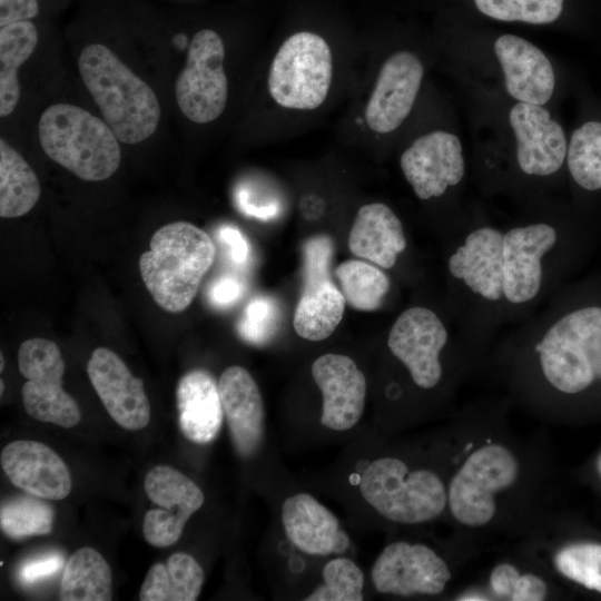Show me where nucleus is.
Returning <instances> with one entry per match:
<instances>
[{"label":"nucleus","mask_w":601,"mask_h":601,"mask_svg":"<svg viewBox=\"0 0 601 601\" xmlns=\"http://www.w3.org/2000/svg\"><path fill=\"white\" fill-rule=\"evenodd\" d=\"M39 197L40 183L36 173L16 149L0 139V216H23Z\"/></svg>","instance_id":"c756f323"},{"label":"nucleus","mask_w":601,"mask_h":601,"mask_svg":"<svg viewBox=\"0 0 601 601\" xmlns=\"http://www.w3.org/2000/svg\"><path fill=\"white\" fill-rule=\"evenodd\" d=\"M556 243L544 223L514 227L503 235V297L512 304L533 299L542 285V258Z\"/></svg>","instance_id":"f3484780"},{"label":"nucleus","mask_w":601,"mask_h":601,"mask_svg":"<svg viewBox=\"0 0 601 601\" xmlns=\"http://www.w3.org/2000/svg\"><path fill=\"white\" fill-rule=\"evenodd\" d=\"M3 366H4V361H3V355L1 354L0 355V371L1 372L3 371Z\"/></svg>","instance_id":"a18cd8bd"},{"label":"nucleus","mask_w":601,"mask_h":601,"mask_svg":"<svg viewBox=\"0 0 601 601\" xmlns=\"http://www.w3.org/2000/svg\"><path fill=\"white\" fill-rule=\"evenodd\" d=\"M178 422L184 436L193 443H211L221 428L224 412L214 376L201 368L184 374L176 387Z\"/></svg>","instance_id":"393cba45"},{"label":"nucleus","mask_w":601,"mask_h":601,"mask_svg":"<svg viewBox=\"0 0 601 601\" xmlns=\"http://www.w3.org/2000/svg\"><path fill=\"white\" fill-rule=\"evenodd\" d=\"M519 461L500 443L479 446L464 460L447 485V509L467 528L489 524L496 514V495L519 477Z\"/></svg>","instance_id":"423d86ee"},{"label":"nucleus","mask_w":601,"mask_h":601,"mask_svg":"<svg viewBox=\"0 0 601 601\" xmlns=\"http://www.w3.org/2000/svg\"><path fill=\"white\" fill-rule=\"evenodd\" d=\"M546 383L577 394L601 380V307L572 311L556 319L534 347Z\"/></svg>","instance_id":"20e7f679"},{"label":"nucleus","mask_w":601,"mask_h":601,"mask_svg":"<svg viewBox=\"0 0 601 601\" xmlns=\"http://www.w3.org/2000/svg\"><path fill=\"white\" fill-rule=\"evenodd\" d=\"M282 523L288 540L305 554H339L351 545L337 518L307 493L294 494L283 502Z\"/></svg>","instance_id":"4be33fe9"},{"label":"nucleus","mask_w":601,"mask_h":601,"mask_svg":"<svg viewBox=\"0 0 601 601\" xmlns=\"http://www.w3.org/2000/svg\"><path fill=\"white\" fill-rule=\"evenodd\" d=\"M78 68L104 120L119 141L138 144L156 131L160 107L154 90L110 49L99 43L85 47Z\"/></svg>","instance_id":"f257e3e1"},{"label":"nucleus","mask_w":601,"mask_h":601,"mask_svg":"<svg viewBox=\"0 0 601 601\" xmlns=\"http://www.w3.org/2000/svg\"><path fill=\"white\" fill-rule=\"evenodd\" d=\"M215 253L209 235L188 221L157 229L149 249L139 257L141 278L157 305L169 313L185 311L213 265Z\"/></svg>","instance_id":"f03ea898"},{"label":"nucleus","mask_w":601,"mask_h":601,"mask_svg":"<svg viewBox=\"0 0 601 601\" xmlns=\"http://www.w3.org/2000/svg\"><path fill=\"white\" fill-rule=\"evenodd\" d=\"M218 388L234 450L239 457L249 460L260 450L265 435L259 387L246 368L233 365L221 373Z\"/></svg>","instance_id":"6ab92c4d"},{"label":"nucleus","mask_w":601,"mask_h":601,"mask_svg":"<svg viewBox=\"0 0 601 601\" xmlns=\"http://www.w3.org/2000/svg\"><path fill=\"white\" fill-rule=\"evenodd\" d=\"M520 570L512 563L502 562L495 565L489 575L490 591L495 599L512 601Z\"/></svg>","instance_id":"58836bf2"},{"label":"nucleus","mask_w":601,"mask_h":601,"mask_svg":"<svg viewBox=\"0 0 601 601\" xmlns=\"http://www.w3.org/2000/svg\"><path fill=\"white\" fill-rule=\"evenodd\" d=\"M549 594L545 580L535 573L521 574L512 601H542Z\"/></svg>","instance_id":"37998d69"},{"label":"nucleus","mask_w":601,"mask_h":601,"mask_svg":"<svg viewBox=\"0 0 601 601\" xmlns=\"http://www.w3.org/2000/svg\"><path fill=\"white\" fill-rule=\"evenodd\" d=\"M574 181L587 190L601 189V122L588 121L575 129L566 149Z\"/></svg>","instance_id":"2f4dec72"},{"label":"nucleus","mask_w":601,"mask_h":601,"mask_svg":"<svg viewBox=\"0 0 601 601\" xmlns=\"http://www.w3.org/2000/svg\"><path fill=\"white\" fill-rule=\"evenodd\" d=\"M597 470H598L599 474L601 475V455H600V457L598 459V462H597Z\"/></svg>","instance_id":"c03bdc74"},{"label":"nucleus","mask_w":601,"mask_h":601,"mask_svg":"<svg viewBox=\"0 0 601 601\" xmlns=\"http://www.w3.org/2000/svg\"><path fill=\"white\" fill-rule=\"evenodd\" d=\"M555 570L564 578L601 593V543H571L553 556Z\"/></svg>","instance_id":"72a5a7b5"},{"label":"nucleus","mask_w":601,"mask_h":601,"mask_svg":"<svg viewBox=\"0 0 601 601\" xmlns=\"http://www.w3.org/2000/svg\"><path fill=\"white\" fill-rule=\"evenodd\" d=\"M39 13L38 0H0V27L26 21Z\"/></svg>","instance_id":"79ce46f5"},{"label":"nucleus","mask_w":601,"mask_h":601,"mask_svg":"<svg viewBox=\"0 0 601 601\" xmlns=\"http://www.w3.org/2000/svg\"><path fill=\"white\" fill-rule=\"evenodd\" d=\"M406 180L420 199L443 195L464 176V159L459 138L442 130L417 138L401 156Z\"/></svg>","instance_id":"2eb2a0df"},{"label":"nucleus","mask_w":601,"mask_h":601,"mask_svg":"<svg viewBox=\"0 0 601 601\" xmlns=\"http://www.w3.org/2000/svg\"><path fill=\"white\" fill-rule=\"evenodd\" d=\"M26 412L33 418L70 428L81 420L80 408L62 387L66 364L58 345L47 338L24 341L18 352Z\"/></svg>","instance_id":"6e6552de"},{"label":"nucleus","mask_w":601,"mask_h":601,"mask_svg":"<svg viewBox=\"0 0 601 601\" xmlns=\"http://www.w3.org/2000/svg\"><path fill=\"white\" fill-rule=\"evenodd\" d=\"M503 235L493 227L477 228L449 259L452 276L491 302L503 297Z\"/></svg>","instance_id":"5701e85b"},{"label":"nucleus","mask_w":601,"mask_h":601,"mask_svg":"<svg viewBox=\"0 0 601 601\" xmlns=\"http://www.w3.org/2000/svg\"><path fill=\"white\" fill-rule=\"evenodd\" d=\"M224 57L225 47L216 31L203 29L195 33L175 83L178 107L193 122H210L225 109L228 83Z\"/></svg>","instance_id":"1a4fd4ad"},{"label":"nucleus","mask_w":601,"mask_h":601,"mask_svg":"<svg viewBox=\"0 0 601 601\" xmlns=\"http://www.w3.org/2000/svg\"><path fill=\"white\" fill-rule=\"evenodd\" d=\"M244 286L233 275L218 277L208 289L209 302L216 307H228L235 304L242 296Z\"/></svg>","instance_id":"ea45409f"},{"label":"nucleus","mask_w":601,"mask_h":601,"mask_svg":"<svg viewBox=\"0 0 601 601\" xmlns=\"http://www.w3.org/2000/svg\"><path fill=\"white\" fill-rule=\"evenodd\" d=\"M205 580L204 570L190 554L176 552L150 566L140 588V601H195Z\"/></svg>","instance_id":"bb28decb"},{"label":"nucleus","mask_w":601,"mask_h":601,"mask_svg":"<svg viewBox=\"0 0 601 601\" xmlns=\"http://www.w3.org/2000/svg\"><path fill=\"white\" fill-rule=\"evenodd\" d=\"M279 318L276 300L268 296H257L245 307L237 324L239 335L252 344H264L274 334Z\"/></svg>","instance_id":"e433bc0d"},{"label":"nucleus","mask_w":601,"mask_h":601,"mask_svg":"<svg viewBox=\"0 0 601 601\" xmlns=\"http://www.w3.org/2000/svg\"><path fill=\"white\" fill-rule=\"evenodd\" d=\"M363 499L383 518L398 524H421L447 508V486L427 469L411 470L393 456L372 461L359 479Z\"/></svg>","instance_id":"39448f33"},{"label":"nucleus","mask_w":601,"mask_h":601,"mask_svg":"<svg viewBox=\"0 0 601 601\" xmlns=\"http://www.w3.org/2000/svg\"><path fill=\"white\" fill-rule=\"evenodd\" d=\"M494 51L503 69L508 92L522 102L544 105L554 89V73L545 55L528 40L503 35Z\"/></svg>","instance_id":"b1692460"},{"label":"nucleus","mask_w":601,"mask_h":601,"mask_svg":"<svg viewBox=\"0 0 601 601\" xmlns=\"http://www.w3.org/2000/svg\"><path fill=\"white\" fill-rule=\"evenodd\" d=\"M87 373L110 417L122 428L138 431L148 425L150 404L141 378L135 377L111 349L97 347Z\"/></svg>","instance_id":"4468645a"},{"label":"nucleus","mask_w":601,"mask_h":601,"mask_svg":"<svg viewBox=\"0 0 601 601\" xmlns=\"http://www.w3.org/2000/svg\"><path fill=\"white\" fill-rule=\"evenodd\" d=\"M477 9L497 20L550 23L562 11L563 0H474Z\"/></svg>","instance_id":"c9c22d12"},{"label":"nucleus","mask_w":601,"mask_h":601,"mask_svg":"<svg viewBox=\"0 0 601 601\" xmlns=\"http://www.w3.org/2000/svg\"><path fill=\"white\" fill-rule=\"evenodd\" d=\"M39 140L49 158L83 180H105L120 165L118 139L106 121L73 105L55 104L42 112Z\"/></svg>","instance_id":"7ed1b4c3"},{"label":"nucleus","mask_w":601,"mask_h":601,"mask_svg":"<svg viewBox=\"0 0 601 601\" xmlns=\"http://www.w3.org/2000/svg\"><path fill=\"white\" fill-rule=\"evenodd\" d=\"M37 27L29 20L0 29V116H9L20 98L19 67L32 55L38 43Z\"/></svg>","instance_id":"c85d7f7f"},{"label":"nucleus","mask_w":601,"mask_h":601,"mask_svg":"<svg viewBox=\"0 0 601 601\" xmlns=\"http://www.w3.org/2000/svg\"><path fill=\"white\" fill-rule=\"evenodd\" d=\"M509 119L516 137V159L522 171L548 176L559 170L566 156V139L549 111L541 105L520 101L511 109Z\"/></svg>","instance_id":"412c9836"},{"label":"nucleus","mask_w":601,"mask_h":601,"mask_svg":"<svg viewBox=\"0 0 601 601\" xmlns=\"http://www.w3.org/2000/svg\"><path fill=\"white\" fill-rule=\"evenodd\" d=\"M217 235L227 248L230 260L238 266H244L249 258V245L242 231L234 226L225 225L218 229Z\"/></svg>","instance_id":"a19ab883"},{"label":"nucleus","mask_w":601,"mask_h":601,"mask_svg":"<svg viewBox=\"0 0 601 601\" xmlns=\"http://www.w3.org/2000/svg\"><path fill=\"white\" fill-rule=\"evenodd\" d=\"M1 467L13 485L45 500H62L72 487L65 461L48 445L18 440L6 445Z\"/></svg>","instance_id":"aec40b11"},{"label":"nucleus","mask_w":601,"mask_h":601,"mask_svg":"<svg viewBox=\"0 0 601 601\" xmlns=\"http://www.w3.org/2000/svg\"><path fill=\"white\" fill-rule=\"evenodd\" d=\"M353 255L388 269L406 248L403 226L394 211L382 203L362 206L348 235Z\"/></svg>","instance_id":"a878e982"},{"label":"nucleus","mask_w":601,"mask_h":601,"mask_svg":"<svg viewBox=\"0 0 601 601\" xmlns=\"http://www.w3.org/2000/svg\"><path fill=\"white\" fill-rule=\"evenodd\" d=\"M323 583L316 587L306 601H362L364 574L359 566L347 558L328 561L322 572Z\"/></svg>","instance_id":"f704fd0d"},{"label":"nucleus","mask_w":601,"mask_h":601,"mask_svg":"<svg viewBox=\"0 0 601 601\" xmlns=\"http://www.w3.org/2000/svg\"><path fill=\"white\" fill-rule=\"evenodd\" d=\"M63 565V556L59 552H49L23 562L18 571V579L30 585L58 573Z\"/></svg>","instance_id":"4c0bfd02"},{"label":"nucleus","mask_w":601,"mask_h":601,"mask_svg":"<svg viewBox=\"0 0 601 601\" xmlns=\"http://www.w3.org/2000/svg\"><path fill=\"white\" fill-rule=\"evenodd\" d=\"M333 59L318 35L300 31L279 47L268 75V90L282 107L311 110L319 107L332 83Z\"/></svg>","instance_id":"0eeeda50"},{"label":"nucleus","mask_w":601,"mask_h":601,"mask_svg":"<svg viewBox=\"0 0 601 601\" xmlns=\"http://www.w3.org/2000/svg\"><path fill=\"white\" fill-rule=\"evenodd\" d=\"M345 300L355 309L378 308L390 289V278L378 267L349 259L335 269Z\"/></svg>","instance_id":"7c9ffc66"},{"label":"nucleus","mask_w":601,"mask_h":601,"mask_svg":"<svg viewBox=\"0 0 601 601\" xmlns=\"http://www.w3.org/2000/svg\"><path fill=\"white\" fill-rule=\"evenodd\" d=\"M312 376L323 395L322 425L337 432L354 427L366 397V380L356 363L346 355L324 354L313 363Z\"/></svg>","instance_id":"dca6fc26"},{"label":"nucleus","mask_w":601,"mask_h":601,"mask_svg":"<svg viewBox=\"0 0 601 601\" xmlns=\"http://www.w3.org/2000/svg\"><path fill=\"white\" fill-rule=\"evenodd\" d=\"M55 520L51 505L35 495H22L1 504V530L12 539L50 533Z\"/></svg>","instance_id":"473e14b6"},{"label":"nucleus","mask_w":601,"mask_h":601,"mask_svg":"<svg viewBox=\"0 0 601 601\" xmlns=\"http://www.w3.org/2000/svg\"><path fill=\"white\" fill-rule=\"evenodd\" d=\"M423 65L408 51H397L386 59L367 102L365 119L375 132L395 130L408 116L423 78Z\"/></svg>","instance_id":"a211bd4d"},{"label":"nucleus","mask_w":601,"mask_h":601,"mask_svg":"<svg viewBox=\"0 0 601 601\" xmlns=\"http://www.w3.org/2000/svg\"><path fill=\"white\" fill-rule=\"evenodd\" d=\"M144 486L156 506L145 514L144 538L152 546H170L180 539L190 516L203 506L204 493L193 480L169 465L152 467Z\"/></svg>","instance_id":"f8f14e48"},{"label":"nucleus","mask_w":601,"mask_h":601,"mask_svg":"<svg viewBox=\"0 0 601 601\" xmlns=\"http://www.w3.org/2000/svg\"><path fill=\"white\" fill-rule=\"evenodd\" d=\"M333 253L327 236H315L303 248L304 282L293 325L297 335L308 341L327 338L343 318L346 300L329 275Z\"/></svg>","instance_id":"9d476101"},{"label":"nucleus","mask_w":601,"mask_h":601,"mask_svg":"<svg viewBox=\"0 0 601 601\" xmlns=\"http://www.w3.org/2000/svg\"><path fill=\"white\" fill-rule=\"evenodd\" d=\"M61 601H110L112 574L105 558L92 548H80L68 559L59 590Z\"/></svg>","instance_id":"cd10ccee"},{"label":"nucleus","mask_w":601,"mask_h":601,"mask_svg":"<svg viewBox=\"0 0 601 601\" xmlns=\"http://www.w3.org/2000/svg\"><path fill=\"white\" fill-rule=\"evenodd\" d=\"M2 393H3V381L1 380L0 381V394L2 395Z\"/></svg>","instance_id":"49530a36"},{"label":"nucleus","mask_w":601,"mask_h":601,"mask_svg":"<svg viewBox=\"0 0 601 601\" xmlns=\"http://www.w3.org/2000/svg\"><path fill=\"white\" fill-rule=\"evenodd\" d=\"M447 342V331L440 317L426 307L404 311L393 324L387 345L407 368L421 388L435 387L443 375L440 354Z\"/></svg>","instance_id":"ddd939ff"},{"label":"nucleus","mask_w":601,"mask_h":601,"mask_svg":"<svg viewBox=\"0 0 601 601\" xmlns=\"http://www.w3.org/2000/svg\"><path fill=\"white\" fill-rule=\"evenodd\" d=\"M371 578L382 594L437 595L445 590L452 573L445 560L428 545L397 541L378 554Z\"/></svg>","instance_id":"9b49d317"}]
</instances>
